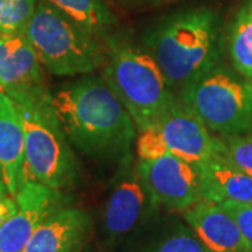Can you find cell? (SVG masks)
Instances as JSON below:
<instances>
[{
  "label": "cell",
  "instance_id": "1",
  "mask_svg": "<svg viewBox=\"0 0 252 252\" xmlns=\"http://www.w3.org/2000/svg\"><path fill=\"white\" fill-rule=\"evenodd\" d=\"M54 107L72 146L94 160L132 156L137 129L102 76H80L52 94Z\"/></svg>",
  "mask_w": 252,
  "mask_h": 252
},
{
  "label": "cell",
  "instance_id": "2",
  "mask_svg": "<svg viewBox=\"0 0 252 252\" xmlns=\"http://www.w3.org/2000/svg\"><path fill=\"white\" fill-rule=\"evenodd\" d=\"M144 44L171 89H182L220 64L217 17L207 7L165 18L144 36Z\"/></svg>",
  "mask_w": 252,
  "mask_h": 252
},
{
  "label": "cell",
  "instance_id": "3",
  "mask_svg": "<svg viewBox=\"0 0 252 252\" xmlns=\"http://www.w3.org/2000/svg\"><path fill=\"white\" fill-rule=\"evenodd\" d=\"M24 127V177L62 190L76 184L80 165L46 87L11 95Z\"/></svg>",
  "mask_w": 252,
  "mask_h": 252
},
{
  "label": "cell",
  "instance_id": "4",
  "mask_svg": "<svg viewBox=\"0 0 252 252\" xmlns=\"http://www.w3.org/2000/svg\"><path fill=\"white\" fill-rule=\"evenodd\" d=\"M102 77L135 122L137 133L158 122L178 102L160 66L147 51L107 39Z\"/></svg>",
  "mask_w": 252,
  "mask_h": 252
},
{
  "label": "cell",
  "instance_id": "5",
  "mask_svg": "<svg viewBox=\"0 0 252 252\" xmlns=\"http://www.w3.org/2000/svg\"><path fill=\"white\" fill-rule=\"evenodd\" d=\"M26 35L41 64L55 76L90 74L107 59L105 44L99 36L44 0L38 1Z\"/></svg>",
  "mask_w": 252,
  "mask_h": 252
},
{
  "label": "cell",
  "instance_id": "6",
  "mask_svg": "<svg viewBox=\"0 0 252 252\" xmlns=\"http://www.w3.org/2000/svg\"><path fill=\"white\" fill-rule=\"evenodd\" d=\"M178 99L220 137L252 132V80L216 66L180 89Z\"/></svg>",
  "mask_w": 252,
  "mask_h": 252
},
{
  "label": "cell",
  "instance_id": "7",
  "mask_svg": "<svg viewBox=\"0 0 252 252\" xmlns=\"http://www.w3.org/2000/svg\"><path fill=\"white\" fill-rule=\"evenodd\" d=\"M135 149L140 160L172 154L198 164L221 157L224 144L178 99L158 122L139 133Z\"/></svg>",
  "mask_w": 252,
  "mask_h": 252
},
{
  "label": "cell",
  "instance_id": "8",
  "mask_svg": "<svg viewBox=\"0 0 252 252\" xmlns=\"http://www.w3.org/2000/svg\"><path fill=\"white\" fill-rule=\"evenodd\" d=\"M133 156L121 161L101 215V234L108 245L122 241L153 216L158 205L140 180Z\"/></svg>",
  "mask_w": 252,
  "mask_h": 252
},
{
  "label": "cell",
  "instance_id": "9",
  "mask_svg": "<svg viewBox=\"0 0 252 252\" xmlns=\"http://www.w3.org/2000/svg\"><path fill=\"white\" fill-rule=\"evenodd\" d=\"M136 170L158 206L184 212L203 199L202 178L196 162L172 154L136 160Z\"/></svg>",
  "mask_w": 252,
  "mask_h": 252
},
{
  "label": "cell",
  "instance_id": "10",
  "mask_svg": "<svg viewBox=\"0 0 252 252\" xmlns=\"http://www.w3.org/2000/svg\"><path fill=\"white\" fill-rule=\"evenodd\" d=\"M17 212L0 227V252H23L36 227L64 206L61 190L27 181L16 195Z\"/></svg>",
  "mask_w": 252,
  "mask_h": 252
},
{
  "label": "cell",
  "instance_id": "11",
  "mask_svg": "<svg viewBox=\"0 0 252 252\" xmlns=\"http://www.w3.org/2000/svg\"><path fill=\"white\" fill-rule=\"evenodd\" d=\"M93 230V219L86 210L63 206L36 227L23 252H81Z\"/></svg>",
  "mask_w": 252,
  "mask_h": 252
},
{
  "label": "cell",
  "instance_id": "12",
  "mask_svg": "<svg viewBox=\"0 0 252 252\" xmlns=\"http://www.w3.org/2000/svg\"><path fill=\"white\" fill-rule=\"evenodd\" d=\"M41 62L26 32L0 31V89L9 97L45 87Z\"/></svg>",
  "mask_w": 252,
  "mask_h": 252
},
{
  "label": "cell",
  "instance_id": "13",
  "mask_svg": "<svg viewBox=\"0 0 252 252\" xmlns=\"http://www.w3.org/2000/svg\"><path fill=\"white\" fill-rule=\"evenodd\" d=\"M182 217L209 252H250L235 220L216 202L202 199Z\"/></svg>",
  "mask_w": 252,
  "mask_h": 252
},
{
  "label": "cell",
  "instance_id": "14",
  "mask_svg": "<svg viewBox=\"0 0 252 252\" xmlns=\"http://www.w3.org/2000/svg\"><path fill=\"white\" fill-rule=\"evenodd\" d=\"M0 171L10 196L16 198L26 184L24 127L17 105L0 91Z\"/></svg>",
  "mask_w": 252,
  "mask_h": 252
},
{
  "label": "cell",
  "instance_id": "15",
  "mask_svg": "<svg viewBox=\"0 0 252 252\" xmlns=\"http://www.w3.org/2000/svg\"><path fill=\"white\" fill-rule=\"evenodd\" d=\"M203 199L212 202H238L252 205V175L241 171L224 157L198 162Z\"/></svg>",
  "mask_w": 252,
  "mask_h": 252
},
{
  "label": "cell",
  "instance_id": "16",
  "mask_svg": "<svg viewBox=\"0 0 252 252\" xmlns=\"http://www.w3.org/2000/svg\"><path fill=\"white\" fill-rule=\"evenodd\" d=\"M228 55L235 72L252 80V0H245L231 23Z\"/></svg>",
  "mask_w": 252,
  "mask_h": 252
},
{
  "label": "cell",
  "instance_id": "17",
  "mask_svg": "<svg viewBox=\"0 0 252 252\" xmlns=\"http://www.w3.org/2000/svg\"><path fill=\"white\" fill-rule=\"evenodd\" d=\"M127 252H209L188 224L174 223L136 243Z\"/></svg>",
  "mask_w": 252,
  "mask_h": 252
},
{
  "label": "cell",
  "instance_id": "18",
  "mask_svg": "<svg viewBox=\"0 0 252 252\" xmlns=\"http://www.w3.org/2000/svg\"><path fill=\"white\" fill-rule=\"evenodd\" d=\"M73 18L81 27L97 36L104 35L114 26L115 17L104 0H44Z\"/></svg>",
  "mask_w": 252,
  "mask_h": 252
},
{
  "label": "cell",
  "instance_id": "19",
  "mask_svg": "<svg viewBox=\"0 0 252 252\" xmlns=\"http://www.w3.org/2000/svg\"><path fill=\"white\" fill-rule=\"evenodd\" d=\"M38 0H0V31L26 32Z\"/></svg>",
  "mask_w": 252,
  "mask_h": 252
},
{
  "label": "cell",
  "instance_id": "20",
  "mask_svg": "<svg viewBox=\"0 0 252 252\" xmlns=\"http://www.w3.org/2000/svg\"><path fill=\"white\" fill-rule=\"evenodd\" d=\"M223 139V157L241 171L252 175V135H235Z\"/></svg>",
  "mask_w": 252,
  "mask_h": 252
},
{
  "label": "cell",
  "instance_id": "21",
  "mask_svg": "<svg viewBox=\"0 0 252 252\" xmlns=\"http://www.w3.org/2000/svg\"><path fill=\"white\" fill-rule=\"evenodd\" d=\"M220 206L224 209L225 212L233 217L235 223L238 225L241 234H243L245 243L252 252V205L251 203H238V202H231L225 200L220 202Z\"/></svg>",
  "mask_w": 252,
  "mask_h": 252
},
{
  "label": "cell",
  "instance_id": "22",
  "mask_svg": "<svg viewBox=\"0 0 252 252\" xmlns=\"http://www.w3.org/2000/svg\"><path fill=\"white\" fill-rule=\"evenodd\" d=\"M17 212V202L7 192H0V227Z\"/></svg>",
  "mask_w": 252,
  "mask_h": 252
},
{
  "label": "cell",
  "instance_id": "23",
  "mask_svg": "<svg viewBox=\"0 0 252 252\" xmlns=\"http://www.w3.org/2000/svg\"><path fill=\"white\" fill-rule=\"evenodd\" d=\"M0 192H7V189L4 187V182H3V178H1V171H0Z\"/></svg>",
  "mask_w": 252,
  "mask_h": 252
},
{
  "label": "cell",
  "instance_id": "24",
  "mask_svg": "<svg viewBox=\"0 0 252 252\" xmlns=\"http://www.w3.org/2000/svg\"><path fill=\"white\" fill-rule=\"evenodd\" d=\"M81 252H94V251H91V250H87V248H86V250H83Z\"/></svg>",
  "mask_w": 252,
  "mask_h": 252
},
{
  "label": "cell",
  "instance_id": "25",
  "mask_svg": "<svg viewBox=\"0 0 252 252\" xmlns=\"http://www.w3.org/2000/svg\"><path fill=\"white\" fill-rule=\"evenodd\" d=\"M0 91H1V89H0Z\"/></svg>",
  "mask_w": 252,
  "mask_h": 252
},
{
  "label": "cell",
  "instance_id": "26",
  "mask_svg": "<svg viewBox=\"0 0 252 252\" xmlns=\"http://www.w3.org/2000/svg\"><path fill=\"white\" fill-rule=\"evenodd\" d=\"M251 135H252V132H251Z\"/></svg>",
  "mask_w": 252,
  "mask_h": 252
}]
</instances>
